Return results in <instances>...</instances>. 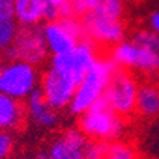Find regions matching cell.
Masks as SVG:
<instances>
[{"instance_id": "ba28073f", "label": "cell", "mask_w": 159, "mask_h": 159, "mask_svg": "<svg viewBox=\"0 0 159 159\" xmlns=\"http://www.w3.org/2000/svg\"><path fill=\"white\" fill-rule=\"evenodd\" d=\"M86 39L95 43L99 49H112L128 37V27L123 19H107L96 15L82 17Z\"/></svg>"}, {"instance_id": "5bb4252c", "label": "cell", "mask_w": 159, "mask_h": 159, "mask_svg": "<svg viewBox=\"0 0 159 159\" xmlns=\"http://www.w3.org/2000/svg\"><path fill=\"white\" fill-rule=\"evenodd\" d=\"M26 107L20 100L0 93V130H16L22 129L26 123Z\"/></svg>"}, {"instance_id": "4fadbf2b", "label": "cell", "mask_w": 159, "mask_h": 159, "mask_svg": "<svg viewBox=\"0 0 159 159\" xmlns=\"http://www.w3.org/2000/svg\"><path fill=\"white\" fill-rule=\"evenodd\" d=\"M75 15L85 17L96 15L107 19H123L126 4L123 0H70Z\"/></svg>"}, {"instance_id": "ffe728a7", "label": "cell", "mask_w": 159, "mask_h": 159, "mask_svg": "<svg viewBox=\"0 0 159 159\" xmlns=\"http://www.w3.org/2000/svg\"><path fill=\"white\" fill-rule=\"evenodd\" d=\"M106 159H139L136 148L125 141H113L109 142Z\"/></svg>"}, {"instance_id": "6da1fadb", "label": "cell", "mask_w": 159, "mask_h": 159, "mask_svg": "<svg viewBox=\"0 0 159 159\" xmlns=\"http://www.w3.org/2000/svg\"><path fill=\"white\" fill-rule=\"evenodd\" d=\"M118 69L119 67L112 62L107 53L100 55L99 59L95 62V65L89 69L79 83L73 100L67 109L69 113L79 118L86 111H89L96 100L103 98L107 85Z\"/></svg>"}, {"instance_id": "7a4b0ae2", "label": "cell", "mask_w": 159, "mask_h": 159, "mask_svg": "<svg viewBox=\"0 0 159 159\" xmlns=\"http://www.w3.org/2000/svg\"><path fill=\"white\" fill-rule=\"evenodd\" d=\"M78 128L90 141L113 142L119 141L125 135V118L113 112L106 103L105 98H100L78 119Z\"/></svg>"}, {"instance_id": "3957f363", "label": "cell", "mask_w": 159, "mask_h": 159, "mask_svg": "<svg viewBox=\"0 0 159 159\" xmlns=\"http://www.w3.org/2000/svg\"><path fill=\"white\" fill-rule=\"evenodd\" d=\"M107 56L119 69H125L146 79L159 80V52L143 48L126 37L107 50Z\"/></svg>"}, {"instance_id": "277c9868", "label": "cell", "mask_w": 159, "mask_h": 159, "mask_svg": "<svg viewBox=\"0 0 159 159\" xmlns=\"http://www.w3.org/2000/svg\"><path fill=\"white\" fill-rule=\"evenodd\" d=\"M40 69L32 63L25 60L6 62L0 72V93L25 102L30 93L40 88Z\"/></svg>"}, {"instance_id": "d6986e66", "label": "cell", "mask_w": 159, "mask_h": 159, "mask_svg": "<svg viewBox=\"0 0 159 159\" xmlns=\"http://www.w3.org/2000/svg\"><path fill=\"white\" fill-rule=\"evenodd\" d=\"M19 29L20 26L16 17L0 19V50H4L15 43Z\"/></svg>"}, {"instance_id": "ac0fdd59", "label": "cell", "mask_w": 159, "mask_h": 159, "mask_svg": "<svg viewBox=\"0 0 159 159\" xmlns=\"http://www.w3.org/2000/svg\"><path fill=\"white\" fill-rule=\"evenodd\" d=\"M128 37L135 43L143 46V48L159 52V36L149 27H136L130 32Z\"/></svg>"}, {"instance_id": "cb8c5ba5", "label": "cell", "mask_w": 159, "mask_h": 159, "mask_svg": "<svg viewBox=\"0 0 159 159\" xmlns=\"http://www.w3.org/2000/svg\"><path fill=\"white\" fill-rule=\"evenodd\" d=\"M148 27L152 29L159 36V9L153 10L148 17Z\"/></svg>"}, {"instance_id": "9c48e42d", "label": "cell", "mask_w": 159, "mask_h": 159, "mask_svg": "<svg viewBox=\"0 0 159 159\" xmlns=\"http://www.w3.org/2000/svg\"><path fill=\"white\" fill-rule=\"evenodd\" d=\"M16 50L17 60H25L40 67L50 59V52L46 44L43 27L39 26H20L15 43L11 44Z\"/></svg>"}, {"instance_id": "5b68a950", "label": "cell", "mask_w": 159, "mask_h": 159, "mask_svg": "<svg viewBox=\"0 0 159 159\" xmlns=\"http://www.w3.org/2000/svg\"><path fill=\"white\" fill-rule=\"evenodd\" d=\"M141 82L135 73L125 69H118L112 76L103 98L113 112L122 118H128L136 112L138 90Z\"/></svg>"}, {"instance_id": "7c38bea8", "label": "cell", "mask_w": 159, "mask_h": 159, "mask_svg": "<svg viewBox=\"0 0 159 159\" xmlns=\"http://www.w3.org/2000/svg\"><path fill=\"white\" fill-rule=\"evenodd\" d=\"M43 34L46 39V44L50 52V56L63 55L70 52L72 49L78 46L79 42H82L80 37H78L73 32L67 29V26L62 20L57 22H44L42 25Z\"/></svg>"}, {"instance_id": "30bf717a", "label": "cell", "mask_w": 159, "mask_h": 159, "mask_svg": "<svg viewBox=\"0 0 159 159\" xmlns=\"http://www.w3.org/2000/svg\"><path fill=\"white\" fill-rule=\"evenodd\" d=\"M88 138L78 126L67 128L49 143L48 159H86L85 146Z\"/></svg>"}, {"instance_id": "9a60e30c", "label": "cell", "mask_w": 159, "mask_h": 159, "mask_svg": "<svg viewBox=\"0 0 159 159\" xmlns=\"http://www.w3.org/2000/svg\"><path fill=\"white\" fill-rule=\"evenodd\" d=\"M136 113L145 119L159 116V80L146 79L138 90Z\"/></svg>"}, {"instance_id": "52a82bcc", "label": "cell", "mask_w": 159, "mask_h": 159, "mask_svg": "<svg viewBox=\"0 0 159 159\" xmlns=\"http://www.w3.org/2000/svg\"><path fill=\"white\" fill-rule=\"evenodd\" d=\"M80 82L69 75L49 66L42 72L40 90L44 99L56 111H67Z\"/></svg>"}, {"instance_id": "e0dca14e", "label": "cell", "mask_w": 159, "mask_h": 159, "mask_svg": "<svg viewBox=\"0 0 159 159\" xmlns=\"http://www.w3.org/2000/svg\"><path fill=\"white\" fill-rule=\"evenodd\" d=\"M75 15L70 0H44V22H57Z\"/></svg>"}, {"instance_id": "8fae6325", "label": "cell", "mask_w": 159, "mask_h": 159, "mask_svg": "<svg viewBox=\"0 0 159 159\" xmlns=\"http://www.w3.org/2000/svg\"><path fill=\"white\" fill-rule=\"evenodd\" d=\"M23 103L26 107L27 120L33 126H36L37 129L50 130L55 129L60 123L59 111H56L55 107L48 103L40 88L30 93V96Z\"/></svg>"}, {"instance_id": "484cf974", "label": "cell", "mask_w": 159, "mask_h": 159, "mask_svg": "<svg viewBox=\"0 0 159 159\" xmlns=\"http://www.w3.org/2000/svg\"><path fill=\"white\" fill-rule=\"evenodd\" d=\"M10 159H36V156H17V158H10Z\"/></svg>"}, {"instance_id": "7402d4cb", "label": "cell", "mask_w": 159, "mask_h": 159, "mask_svg": "<svg viewBox=\"0 0 159 159\" xmlns=\"http://www.w3.org/2000/svg\"><path fill=\"white\" fill-rule=\"evenodd\" d=\"M16 146L15 132L0 130V159H10Z\"/></svg>"}, {"instance_id": "44dd1931", "label": "cell", "mask_w": 159, "mask_h": 159, "mask_svg": "<svg viewBox=\"0 0 159 159\" xmlns=\"http://www.w3.org/2000/svg\"><path fill=\"white\" fill-rule=\"evenodd\" d=\"M109 142L103 141H90L85 146V156L86 159H106Z\"/></svg>"}, {"instance_id": "2e32d148", "label": "cell", "mask_w": 159, "mask_h": 159, "mask_svg": "<svg viewBox=\"0 0 159 159\" xmlns=\"http://www.w3.org/2000/svg\"><path fill=\"white\" fill-rule=\"evenodd\" d=\"M19 26H39L44 22V0H15Z\"/></svg>"}, {"instance_id": "8992f818", "label": "cell", "mask_w": 159, "mask_h": 159, "mask_svg": "<svg viewBox=\"0 0 159 159\" xmlns=\"http://www.w3.org/2000/svg\"><path fill=\"white\" fill-rule=\"evenodd\" d=\"M100 55H102L100 49L96 44L88 39H83L70 52L50 56L48 63L49 66L55 67L59 72H63V73L75 78L76 80L82 82L83 76L95 65V62L99 59Z\"/></svg>"}, {"instance_id": "603a6c76", "label": "cell", "mask_w": 159, "mask_h": 159, "mask_svg": "<svg viewBox=\"0 0 159 159\" xmlns=\"http://www.w3.org/2000/svg\"><path fill=\"white\" fill-rule=\"evenodd\" d=\"M15 17V0H0V19Z\"/></svg>"}, {"instance_id": "4316f807", "label": "cell", "mask_w": 159, "mask_h": 159, "mask_svg": "<svg viewBox=\"0 0 159 159\" xmlns=\"http://www.w3.org/2000/svg\"><path fill=\"white\" fill-rule=\"evenodd\" d=\"M125 3H135V2H139V0H123Z\"/></svg>"}, {"instance_id": "d4e9b609", "label": "cell", "mask_w": 159, "mask_h": 159, "mask_svg": "<svg viewBox=\"0 0 159 159\" xmlns=\"http://www.w3.org/2000/svg\"><path fill=\"white\" fill-rule=\"evenodd\" d=\"M4 63H6V59H4V55H3V50H0V72L3 69Z\"/></svg>"}]
</instances>
